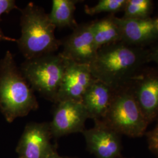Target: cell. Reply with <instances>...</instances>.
I'll list each match as a JSON object with an SVG mask.
<instances>
[{"label": "cell", "mask_w": 158, "mask_h": 158, "mask_svg": "<svg viewBox=\"0 0 158 158\" xmlns=\"http://www.w3.org/2000/svg\"><path fill=\"white\" fill-rule=\"evenodd\" d=\"M153 8L152 0H127L124 8L125 19H144L151 18Z\"/></svg>", "instance_id": "2e32d148"}, {"label": "cell", "mask_w": 158, "mask_h": 158, "mask_svg": "<svg viewBox=\"0 0 158 158\" xmlns=\"http://www.w3.org/2000/svg\"><path fill=\"white\" fill-rule=\"evenodd\" d=\"M102 121L120 135L132 138L143 135L149 124L128 85L115 90L107 113Z\"/></svg>", "instance_id": "5b68a950"}, {"label": "cell", "mask_w": 158, "mask_h": 158, "mask_svg": "<svg viewBox=\"0 0 158 158\" xmlns=\"http://www.w3.org/2000/svg\"><path fill=\"white\" fill-rule=\"evenodd\" d=\"M59 158L55 154V153H54L53 155H52L50 158Z\"/></svg>", "instance_id": "44dd1931"}, {"label": "cell", "mask_w": 158, "mask_h": 158, "mask_svg": "<svg viewBox=\"0 0 158 158\" xmlns=\"http://www.w3.org/2000/svg\"><path fill=\"white\" fill-rule=\"evenodd\" d=\"M38 107L34 91L9 51L0 60V108L7 120L26 116Z\"/></svg>", "instance_id": "3957f363"}, {"label": "cell", "mask_w": 158, "mask_h": 158, "mask_svg": "<svg viewBox=\"0 0 158 158\" xmlns=\"http://www.w3.org/2000/svg\"><path fill=\"white\" fill-rule=\"evenodd\" d=\"M63 56L74 62L90 65L96 58V49L92 31V21L81 23L61 40Z\"/></svg>", "instance_id": "52a82bcc"}, {"label": "cell", "mask_w": 158, "mask_h": 158, "mask_svg": "<svg viewBox=\"0 0 158 158\" xmlns=\"http://www.w3.org/2000/svg\"><path fill=\"white\" fill-rule=\"evenodd\" d=\"M68 60L60 52L25 60L20 70L34 91L56 103Z\"/></svg>", "instance_id": "277c9868"}, {"label": "cell", "mask_w": 158, "mask_h": 158, "mask_svg": "<svg viewBox=\"0 0 158 158\" xmlns=\"http://www.w3.org/2000/svg\"><path fill=\"white\" fill-rule=\"evenodd\" d=\"M94 123L93 128L82 132L89 151L97 158H121L120 134L102 120Z\"/></svg>", "instance_id": "9c48e42d"}, {"label": "cell", "mask_w": 158, "mask_h": 158, "mask_svg": "<svg viewBox=\"0 0 158 158\" xmlns=\"http://www.w3.org/2000/svg\"><path fill=\"white\" fill-rule=\"evenodd\" d=\"M121 42L128 45L146 48L158 42V29L155 19H125L115 17Z\"/></svg>", "instance_id": "8fae6325"}, {"label": "cell", "mask_w": 158, "mask_h": 158, "mask_svg": "<svg viewBox=\"0 0 158 158\" xmlns=\"http://www.w3.org/2000/svg\"><path fill=\"white\" fill-rule=\"evenodd\" d=\"M149 50L151 61L156 63L158 65V42L152 46Z\"/></svg>", "instance_id": "ffe728a7"}, {"label": "cell", "mask_w": 158, "mask_h": 158, "mask_svg": "<svg viewBox=\"0 0 158 158\" xmlns=\"http://www.w3.org/2000/svg\"><path fill=\"white\" fill-rule=\"evenodd\" d=\"M148 147L158 158V123L155 127L147 134Z\"/></svg>", "instance_id": "d6986e66"}, {"label": "cell", "mask_w": 158, "mask_h": 158, "mask_svg": "<svg viewBox=\"0 0 158 158\" xmlns=\"http://www.w3.org/2000/svg\"><path fill=\"white\" fill-rule=\"evenodd\" d=\"M149 123L158 117V67L145 66L128 84Z\"/></svg>", "instance_id": "8992f818"}, {"label": "cell", "mask_w": 158, "mask_h": 158, "mask_svg": "<svg viewBox=\"0 0 158 158\" xmlns=\"http://www.w3.org/2000/svg\"><path fill=\"white\" fill-rule=\"evenodd\" d=\"M95 79L89 65L68 60L56 104L66 100L81 102L85 91Z\"/></svg>", "instance_id": "30bf717a"}, {"label": "cell", "mask_w": 158, "mask_h": 158, "mask_svg": "<svg viewBox=\"0 0 158 158\" xmlns=\"http://www.w3.org/2000/svg\"><path fill=\"white\" fill-rule=\"evenodd\" d=\"M115 15L108 14L100 19L92 21V31L96 49L121 42L118 26Z\"/></svg>", "instance_id": "5bb4252c"}, {"label": "cell", "mask_w": 158, "mask_h": 158, "mask_svg": "<svg viewBox=\"0 0 158 158\" xmlns=\"http://www.w3.org/2000/svg\"><path fill=\"white\" fill-rule=\"evenodd\" d=\"M151 62L149 49L119 42L99 49L90 67L95 79L117 90L128 85Z\"/></svg>", "instance_id": "6da1fadb"}, {"label": "cell", "mask_w": 158, "mask_h": 158, "mask_svg": "<svg viewBox=\"0 0 158 158\" xmlns=\"http://www.w3.org/2000/svg\"><path fill=\"white\" fill-rule=\"evenodd\" d=\"M19 10V8L16 4V1L14 0H0V21L1 17L4 14H8L14 10ZM17 39L8 37L6 36L1 29L0 28V41H8L15 42Z\"/></svg>", "instance_id": "ac0fdd59"}, {"label": "cell", "mask_w": 158, "mask_h": 158, "mask_svg": "<svg viewBox=\"0 0 158 158\" xmlns=\"http://www.w3.org/2000/svg\"><path fill=\"white\" fill-rule=\"evenodd\" d=\"M127 0H100L95 6H85V14L94 15L102 12L115 15L119 12L123 11Z\"/></svg>", "instance_id": "e0dca14e"}, {"label": "cell", "mask_w": 158, "mask_h": 158, "mask_svg": "<svg viewBox=\"0 0 158 158\" xmlns=\"http://www.w3.org/2000/svg\"><path fill=\"white\" fill-rule=\"evenodd\" d=\"M56 104L52 121L49 123L52 135L59 137L83 132L89 116L82 102L66 100Z\"/></svg>", "instance_id": "ba28073f"}, {"label": "cell", "mask_w": 158, "mask_h": 158, "mask_svg": "<svg viewBox=\"0 0 158 158\" xmlns=\"http://www.w3.org/2000/svg\"><path fill=\"white\" fill-rule=\"evenodd\" d=\"M50 124L31 123L27 125L19 145L21 158H49L55 153L51 146Z\"/></svg>", "instance_id": "7c38bea8"}, {"label": "cell", "mask_w": 158, "mask_h": 158, "mask_svg": "<svg viewBox=\"0 0 158 158\" xmlns=\"http://www.w3.org/2000/svg\"><path fill=\"white\" fill-rule=\"evenodd\" d=\"M79 0H53L49 17L54 26L59 28H75L78 23L74 18L76 4Z\"/></svg>", "instance_id": "9a60e30c"}, {"label": "cell", "mask_w": 158, "mask_h": 158, "mask_svg": "<svg viewBox=\"0 0 158 158\" xmlns=\"http://www.w3.org/2000/svg\"><path fill=\"white\" fill-rule=\"evenodd\" d=\"M19 11L21 35L15 42L25 60L55 53L58 51L61 46V40L56 38V27L45 10L29 2Z\"/></svg>", "instance_id": "7a4b0ae2"}, {"label": "cell", "mask_w": 158, "mask_h": 158, "mask_svg": "<svg viewBox=\"0 0 158 158\" xmlns=\"http://www.w3.org/2000/svg\"><path fill=\"white\" fill-rule=\"evenodd\" d=\"M115 90L100 80H94L85 91L81 100L89 118L94 121L104 118L112 102Z\"/></svg>", "instance_id": "4fadbf2b"}, {"label": "cell", "mask_w": 158, "mask_h": 158, "mask_svg": "<svg viewBox=\"0 0 158 158\" xmlns=\"http://www.w3.org/2000/svg\"><path fill=\"white\" fill-rule=\"evenodd\" d=\"M155 21H156V26H157V27H158V18H156V19H155Z\"/></svg>", "instance_id": "7402d4cb"}]
</instances>
